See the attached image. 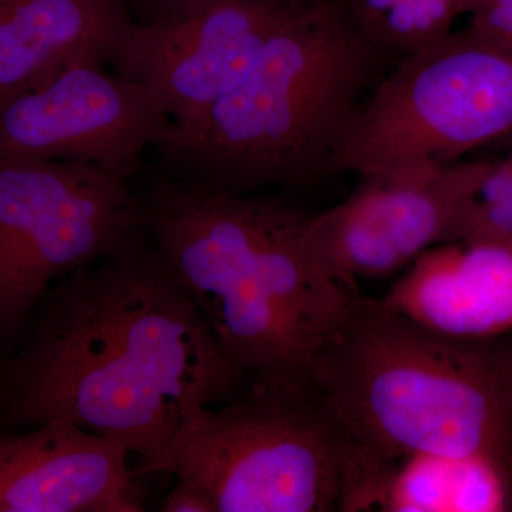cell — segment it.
Returning <instances> with one entry per match:
<instances>
[{
  "label": "cell",
  "mask_w": 512,
  "mask_h": 512,
  "mask_svg": "<svg viewBox=\"0 0 512 512\" xmlns=\"http://www.w3.org/2000/svg\"><path fill=\"white\" fill-rule=\"evenodd\" d=\"M143 234L144 222L57 288L28 342L0 369L3 419L22 427L72 421L141 461L192 413L248 386Z\"/></svg>",
  "instance_id": "cell-1"
},
{
  "label": "cell",
  "mask_w": 512,
  "mask_h": 512,
  "mask_svg": "<svg viewBox=\"0 0 512 512\" xmlns=\"http://www.w3.org/2000/svg\"><path fill=\"white\" fill-rule=\"evenodd\" d=\"M140 202L158 251L248 382L311 375L362 293L309 254L308 215L183 177Z\"/></svg>",
  "instance_id": "cell-2"
},
{
  "label": "cell",
  "mask_w": 512,
  "mask_h": 512,
  "mask_svg": "<svg viewBox=\"0 0 512 512\" xmlns=\"http://www.w3.org/2000/svg\"><path fill=\"white\" fill-rule=\"evenodd\" d=\"M311 376L376 463L417 453L481 456L512 473V383L497 339L446 338L362 295Z\"/></svg>",
  "instance_id": "cell-3"
},
{
  "label": "cell",
  "mask_w": 512,
  "mask_h": 512,
  "mask_svg": "<svg viewBox=\"0 0 512 512\" xmlns=\"http://www.w3.org/2000/svg\"><path fill=\"white\" fill-rule=\"evenodd\" d=\"M375 49L332 0L292 6L238 86L156 150L175 177L241 194L329 170Z\"/></svg>",
  "instance_id": "cell-4"
},
{
  "label": "cell",
  "mask_w": 512,
  "mask_h": 512,
  "mask_svg": "<svg viewBox=\"0 0 512 512\" xmlns=\"http://www.w3.org/2000/svg\"><path fill=\"white\" fill-rule=\"evenodd\" d=\"M357 464L312 376H274L192 413L133 471L174 477L212 512H332L343 511Z\"/></svg>",
  "instance_id": "cell-5"
},
{
  "label": "cell",
  "mask_w": 512,
  "mask_h": 512,
  "mask_svg": "<svg viewBox=\"0 0 512 512\" xmlns=\"http://www.w3.org/2000/svg\"><path fill=\"white\" fill-rule=\"evenodd\" d=\"M512 134V45L466 32L403 56L350 124L329 170L456 163Z\"/></svg>",
  "instance_id": "cell-6"
},
{
  "label": "cell",
  "mask_w": 512,
  "mask_h": 512,
  "mask_svg": "<svg viewBox=\"0 0 512 512\" xmlns=\"http://www.w3.org/2000/svg\"><path fill=\"white\" fill-rule=\"evenodd\" d=\"M143 227L128 181L70 160H0V332L16 328L53 279L110 254Z\"/></svg>",
  "instance_id": "cell-7"
},
{
  "label": "cell",
  "mask_w": 512,
  "mask_h": 512,
  "mask_svg": "<svg viewBox=\"0 0 512 512\" xmlns=\"http://www.w3.org/2000/svg\"><path fill=\"white\" fill-rule=\"evenodd\" d=\"M493 163L421 164L366 175L345 201L308 215L312 258L350 286L407 268L427 249L467 235Z\"/></svg>",
  "instance_id": "cell-8"
},
{
  "label": "cell",
  "mask_w": 512,
  "mask_h": 512,
  "mask_svg": "<svg viewBox=\"0 0 512 512\" xmlns=\"http://www.w3.org/2000/svg\"><path fill=\"white\" fill-rule=\"evenodd\" d=\"M293 5L281 0H191L170 18L131 23L109 62L185 133L244 79ZM296 6V5H295Z\"/></svg>",
  "instance_id": "cell-9"
},
{
  "label": "cell",
  "mask_w": 512,
  "mask_h": 512,
  "mask_svg": "<svg viewBox=\"0 0 512 512\" xmlns=\"http://www.w3.org/2000/svg\"><path fill=\"white\" fill-rule=\"evenodd\" d=\"M170 126L138 84L76 63L2 107L0 160L82 161L128 181Z\"/></svg>",
  "instance_id": "cell-10"
},
{
  "label": "cell",
  "mask_w": 512,
  "mask_h": 512,
  "mask_svg": "<svg viewBox=\"0 0 512 512\" xmlns=\"http://www.w3.org/2000/svg\"><path fill=\"white\" fill-rule=\"evenodd\" d=\"M130 456L67 420L0 433V512L144 511Z\"/></svg>",
  "instance_id": "cell-11"
},
{
  "label": "cell",
  "mask_w": 512,
  "mask_h": 512,
  "mask_svg": "<svg viewBox=\"0 0 512 512\" xmlns=\"http://www.w3.org/2000/svg\"><path fill=\"white\" fill-rule=\"evenodd\" d=\"M379 301L446 338H503L512 332V235L474 234L427 249Z\"/></svg>",
  "instance_id": "cell-12"
},
{
  "label": "cell",
  "mask_w": 512,
  "mask_h": 512,
  "mask_svg": "<svg viewBox=\"0 0 512 512\" xmlns=\"http://www.w3.org/2000/svg\"><path fill=\"white\" fill-rule=\"evenodd\" d=\"M131 23L121 0H0V99L73 64L109 62Z\"/></svg>",
  "instance_id": "cell-13"
},
{
  "label": "cell",
  "mask_w": 512,
  "mask_h": 512,
  "mask_svg": "<svg viewBox=\"0 0 512 512\" xmlns=\"http://www.w3.org/2000/svg\"><path fill=\"white\" fill-rule=\"evenodd\" d=\"M508 510H512V473L497 461L417 453L377 466L355 512Z\"/></svg>",
  "instance_id": "cell-14"
},
{
  "label": "cell",
  "mask_w": 512,
  "mask_h": 512,
  "mask_svg": "<svg viewBox=\"0 0 512 512\" xmlns=\"http://www.w3.org/2000/svg\"><path fill=\"white\" fill-rule=\"evenodd\" d=\"M375 47L402 55L453 32L466 0H332Z\"/></svg>",
  "instance_id": "cell-15"
},
{
  "label": "cell",
  "mask_w": 512,
  "mask_h": 512,
  "mask_svg": "<svg viewBox=\"0 0 512 512\" xmlns=\"http://www.w3.org/2000/svg\"><path fill=\"white\" fill-rule=\"evenodd\" d=\"M470 29L512 45V0H466Z\"/></svg>",
  "instance_id": "cell-16"
},
{
  "label": "cell",
  "mask_w": 512,
  "mask_h": 512,
  "mask_svg": "<svg viewBox=\"0 0 512 512\" xmlns=\"http://www.w3.org/2000/svg\"><path fill=\"white\" fill-rule=\"evenodd\" d=\"M137 25H150L170 18L175 12L184 8L191 0H121ZM288 5H301L306 0H281Z\"/></svg>",
  "instance_id": "cell-17"
},
{
  "label": "cell",
  "mask_w": 512,
  "mask_h": 512,
  "mask_svg": "<svg viewBox=\"0 0 512 512\" xmlns=\"http://www.w3.org/2000/svg\"><path fill=\"white\" fill-rule=\"evenodd\" d=\"M161 511L164 512H212L208 501L188 485L175 483L165 498Z\"/></svg>",
  "instance_id": "cell-18"
},
{
  "label": "cell",
  "mask_w": 512,
  "mask_h": 512,
  "mask_svg": "<svg viewBox=\"0 0 512 512\" xmlns=\"http://www.w3.org/2000/svg\"><path fill=\"white\" fill-rule=\"evenodd\" d=\"M497 345L512 383V332L503 336V338L497 339Z\"/></svg>",
  "instance_id": "cell-19"
},
{
  "label": "cell",
  "mask_w": 512,
  "mask_h": 512,
  "mask_svg": "<svg viewBox=\"0 0 512 512\" xmlns=\"http://www.w3.org/2000/svg\"><path fill=\"white\" fill-rule=\"evenodd\" d=\"M5 101H3L2 99H0V110H2V107L5 106Z\"/></svg>",
  "instance_id": "cell-20"
}]
</instances>
